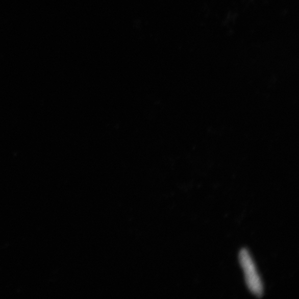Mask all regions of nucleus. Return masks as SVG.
Returning a JSON list of instances; mask_svg holds the SVG:
<instances>
[{
	"instance_id": "obj_1",
	"label": "nucleus",
	"mask_w": 299,
	"mask_h": 299,
	"mask_svg": "<svg viewBox=\"0 0 299 299\" xmlns=\"http://www.w3.org/2000/svg\"><path fill=\"white\" fill-rule=\"evenodd\" d=\"M239 261L244 271L247 287L253 295L259 297L262 296L264 292L262 281L248 250L240 251Z\"/></svg>"
}]
</instances>
